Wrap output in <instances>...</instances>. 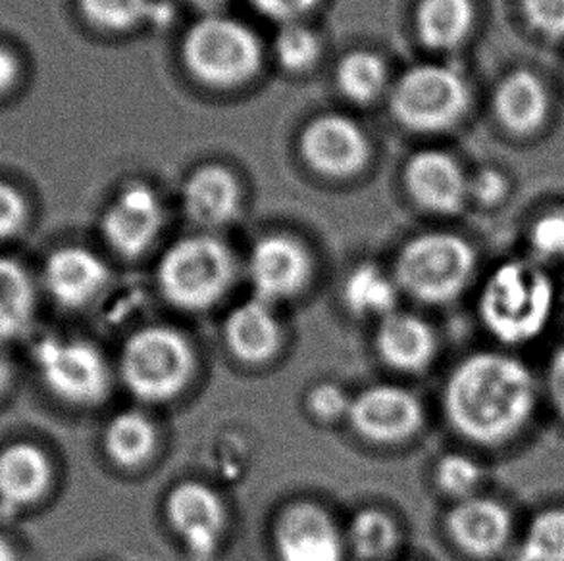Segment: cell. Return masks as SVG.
<instances>
[{"label": "cell", "instance_id": "7c38bea8", "mask_svg": "<svg viewBox=\"0 0 564 561\" xmlns=\"http://www.w3.org/2000/svg\"><path fill=\"white\" fill-rule=\"evenodd\" d=\"M170 524L184 539L189 554L206 561L218 547L224 508L216 494L198 483H184L172 491L169 498Z\"/></svg>", "mask_w": 564, "mask_h": 561}, {"label": "cell", "instance_id": "836d02e7", "mask_svg": "<svg viewBox=\"0 0 564 561\" xmlns=\"http://www.w3.org/2000/svg\"><path fill=\"white\" fill-rule=\"evenodd\" d=\"M530 241L534 251L543 258H563L564 256V212L545 213L535 221Z\"/></svg>", "mask_w": 564, "mask_h": 561}, {"label": "cell", "instance_id": "8d00e7d4", "mask_svg": "<svg viewBox=\"0 0 564 561\" xmlns=\"http://www.w3.org/2000/svg\"><path fill=\"white\" fill-rule=\"evenodd\" d=\"M507 185L499 172L494 169H484L480 174H476L473 182H468V193L470 197L480 200L484 205H494L503 198Z\"/></svg>", "mask_w": 564, "mask_h": 561}, {"label": "cell", "instance_id": "1f68e13d", "mask_svg": "<svg viewBox=\"0 0 564 561\" xmlns=\"http://www.w3.org/2000/svg\"><path fill=\"white\" fill-rule=\"evenodd\" d=\"M481 471L476 463L466 455H445L437 465V481L445 493L455 496H465L474 491L480 481Z\"/></svg>", "mask_w": 564, "mask_h": 561}, {"label": "cell", "instance_id": "d4e9b609", "mask_svg": "<svg viewBox=\"0 0 564 561\" xmlns=\"http://www.w3.org/2000/svg\"><path fill=\"white\" fill-rule=\"evenodd\" d=\"M33 290L22 266L0 258V339L22 333L30 323Z\"/></svg>", "mask_w": 564, "mask_h": 561}, {"label": "cell", "instance_id": "9a60e30c", "mask_svg": "<svg viewBox=\"0 0 564 561\" xmlns=\"http://www.w3.org/2000/svg\"><path fill=\"white\" fill-rule=\"evenodd\" d=\"M355 429L372 440H399L416 431L420 406L403 388L375 387L355 400L351 408Z\"/></svg>", "mask_w": 564, "mask_h": 561}, {"label": "cell", "instance_id": "f546056e", "mask_svg": "<svg viewBox=\"0 0 564 561\" xmlns=\"http://www.w3.org/2000/svg\"><path fill=\"white\" fill-rule=\"evenodd\" d=\"M519 561H564V512H545L535 517Z\"/></svg>", "mask_w": 564, "mask_h": 561}, {"label": "cell", "instance_id": "4fadbf2b", "mask_svg": "<svg viewBox=\"0 0 564 561\" xmlns=\"http://www.w3.org/2000/svg\"><path fill=\"white\" fill-rule=\"evenodd\" d=\"M282 561H339L341 544L336 527L321 508L297 504L283 512L275 529Z\"/></svg>", "mask_w": 564, "mask_h": 561}, {"label": "cell", "instance_id": "cb8c5ba5", "mask_svg": "<svg viewBox=\"0 0 564 561\" xmlns=\"http://www.w3.org/2000/svg\"><path fill=\"white\" fill-rule=\"evenodd\" d=\"M337 87L357 105L375 102L388 85V68L380 56L368 51H355L339 62Z\"/></svg>", "mask_w": 564, "mask_h": 561}, {"label": "cell", "instance_id": "5bb4252c", "mask_svg": "<svg viewBox=\"0 0 564 561\" xmlns=\"http://www.w3.org/2000/svg\"><path fill=\"white\" fill-rule=\"evenodd\" d=\"M249 272L259 300H278L303 287L308 277V256L290 237H264L252 249Z\"/></svg>", "mask_w": 564, "mask_h": 561}, {"label": "cell", "instance_id": "d6986e66", "mask_svg": "<svg viewBox=\"0 0 564 561\" xmlns=\"http://www.w3.org/2000/svg\"><path fill=\"white\" fill-rule=\"evenodd\" d=\"M547 92L542 81L527 69H517L505 77L496 92L499 122L514 133H532L547 116Z\"/></svg>", "mask_w": 564, "mask_h": 561}, {"label": "cell", "instance_id": "30bf717a", "mask_svg": "<svg viewBox=\"0 0 564 561\" xmlns=\"http://www.w3.org/2000/svg\"><path fill=\"white\" fill-rule=\"evenodd\" d=\"M164 223V206L156 190L133 183L120 190L102 218V235L118 254L135 258L153 244Z\"/></svg>", "mask_w": 564, "mask_h": 561}, {"label": "cell", "instance_id": "277c9868", "mask_svg": "<svg viewBox=\"0 0 564 561\" xmlns=\"http://www.w3.org/2000/svg\"><path fill=\"white\" fill-rule=\"evenodd\" d=\"M391 112L406 130L437 133L465 116L470 95L457 69L422 64L406 69L391 91Z\"/></svg>", "mask_w": 564, "mask_h": 561}, {"label": "cell", "instance_id": "484cf974", "mask_svg": "<svg viewBox=\"0 0 564 561\" xmlns=\"http://www.w3.org/2000/svg\"><path fill=\"white\" fill-rule=\"evenodd\" d=\"M154 442L156 435L153 425L145 416L135 411L118 416L108 427V454L123 468H135L145 462L153 452Z\"/></svg>", "mask_w": 564, "mask_h": 561}, {"label": "cell", "instance_id": "ac0fdd59", "mask_svg": "<svg viewBox=\"0 0 564 561\" xmlns=\"http://www.w3.org/2000/svg\"><path fill=\"white\" fill-rule=\"evenodd\" d=\"M46 287L58 302L82 306L105 287L108 272L95 254L84 249L54 252L45 270Z\"/></svg>", "mask_w": 564, "mask_h": 561}, {"label": "cell", "instance_id": "8fae6325", "mask_svg": "<svg viewBox=\"0 0 564 561\" xmlns=\"http://www.w3.org/2000/svg\"><path fill=\"white\" fill-rule=\"evenodd\" d=\"M404 183L411 197L432 212H460L470 197L465 172L457 160L442 151L414 154L404 167Z\"/></svg>", "mask_w": 564, "mask_h": 561}, {"label": "cell", "instance_id": "ba28073f", "mask_svg": "<svg viewBox=\"0 0 564 561\" xmlns=\"http://www.w3.org/2000/svg\"><path fill=\"white\" fill-rule=\"evenodd\" d=\"M33 356L48 388L64 400L93 404L107 395V364L91 344L46 337Z\"/></svg>", "mask_w": 564, "mask_h": 561}, {"label": "cell", "instance_id": "f35d334b", "mask_svg": "<svg viewBox=\"0 0 564 561\" xmlns=\"http://www.w3.org/2000/svg\"><path fill=\"white\" fill-rule=\"evenodd\" d=\"M547 385H550L551 400L564 416V349L558 350L551 362Z\"/></svg>", "mask_w": 564, "mask_h": 561}, {"label": "cell", "instance_id": "9c48e42d", "mask_svg": "<svg viewBox=\"0 0 564 561\" xmlns=\"http://www.w3.org/2000/svg\"><path fill=\"white\" fill-rule=\"evenodd\" d=\"M301 152L314 172L351 177L370 160V141L359 123L339 114L316 118L301 135Z\"/></svg>", "mask_w": 564, "mask_h": 561}, {"label": "cell", "instance_id": "74e56055", "mask_svg": "<svg viewBox=\"0 0 564 561\" xmlns=\"http://www.w3.org/2000/svg\"><path fill=\"white\" fill-rule=\"evenodd\" d=\"M311 408L321 418H337L347 408V400L341 395V391H337L336 387H318L314 388L313 395H311Z\"/></svg>", "mask_w": 564, "mask_h": 561}, {"label": "cell", "instance_id": "4dcf8cb0", "mask_svg": "<svg viewBox=\"0 0 564 561\" xmlns=\"http://www.w3.org/2000/svg\"><path fill=\"white\" fill-rule=\"evenodd\" d=\"M393 521L380 512H362L351 525L352 547L362 558L376 560L388 554L395 544Z\"/></svg>", "mask_w": 564, "mask_h": 561}, {"label": "cell", "instance_id": "ab89813d", "mask_svg": "<svg viewBox=\"0 0 564 561\" xmlns=\"http://www.w3.org/2000/svg\"><path fill=\"white\" fill-rule=\"evenodd\" d=\"M18 74V64L14 56L0 48V92L7 91L10 85L14 84Z\"/></svg>", "mask_w": 564, "mask_h": 561}, {"label": "cell", "instance_id": "5b68a950", "mask_svg": "<svg viewBox=\"0 0 564 561\" xmlns=\"http://www.w3.org/2000/svg\"><path fill=\"white\" fill-rule=\"evenodd\" d=\"M234 277L228 249L210 237L177 241L159 266V283L170 302L187 310H203L216 302Z\"/></svg>", "mask_w": 564, "mask_h": 561}, {"label": "cell", "instance_id": "6da1fadb", "mask_svg": "<svg viewBox=\"0 0 564 561\" xmlns=\"http://www.w3.org/2000/svg\"><path fill=\"white\" fill-rule=\"evenodd\" d=\"M532 373L514 358L478 354L458 365L445 391L451 424L468 439L497 442L519 431L534 408Z\"/></svg>", "mask_w": 564, "mask_h": 561}, {"label": "cell", "instance_id": "f1b7e54d", "mask_svg": "<svg viewBox=\"0 0 564 561\" xmlns=\"http://www.w3.org/2000/svg\"><path fill=\"white\" fill-rule=\"evenodd\" d=\"M321 38L305 23H283L274 38V53L278 62L288 72H305L313 68L321 58Z\"/></svg>", "mask_w": 564, "mask_h": 561}, {"label": "cell", "instance_id": "ffe728a7", "mask_svg": "<svg viewBox=\"0 0 564 561\" xmlns=\"http://www.w3.org/2000/svg\"><path fill=\"white\" fill-rule=\"evenodd\" d=\"M378 349L383 360L404 372H419L434 356L432 329L406 314H389L381 321Z\"/></svg>", "mask_w": 564, "mask_h": 561}, {"label": "cell", "instance_id": "3957f363", "mask_svg": "<svg viewBox=\"0 0 564 561\" xmlns=\"http://www.w3.org/2000/svg\"><path fill=\"white\" fill-rule=\"evenodd\" d=\"M184 61L198 81L237 87L251 81L262 64L257 33L228 15H203L185 33Z\"/></svg>", "mask_w": 564, "mask_h": 561}, {"label": "cell", "instance_id": "44dd1931", "mask_svg": "<svg viewBox=\"0 0 564 561\" xmlns=\"http://www.w3.org/2000/svg\"><path fill=\"white\" fill-rule=\"evenodd\" d=\"M229 349L245 362H262L274 354L280 342V329L264 300L239 306L226 323Z\"/></svg>", "mask_w": 564, "mask_h": 561}, {"label": "cell", "instance_id": "e0dca14e", "mask_svg": "<svg viewBox=\"0 0 564 561\" xmlns=\"http://www.w3.org/2000/svg\"><path fill=\"white\" fill-rule=\"evenodd\" d=\"M451 537L474 556H491L505 547L511 535L509 512L488 498L460 502L449 514Z\"/></svg>", "mask_w": 564, "mask_h": 561}, {"label": "cell", "instance_id": "8992f818", "mask_svg": "<svg viewBox=\"0 0 564 561\" xmlns=\"http://www.w3.org/2000/svg\"><path fill=\"white\" fill-rule=\"evenodd\" d=\"M474 252L460 237L430 233L406 244L397 260L399 285L424 302H447L465 288Z\"/></svg>", "mask_w": 564, "mask_h": 561}, {"label": "cell", "instance_id": "83f0119b", "mask_svg": "<svg viewBox=\"0 0 564 561\" xmlns=\"http://www.w3.org/2000/svg\"><path fill=\"white\" fill-rule=\"evenodd\" d=\"M85 18L107 31H130L156 20L162 8L153 0H79Z\"/></svg>", "mask_w": 564, "mask_h": 561}, {"label": "cell", "instance_id": "b9f144b4", "mask_svg": "<svg viewBox=\"0 0 564 561\" xmlns=\"http://www.w3.org/2000/svg\"><path fill=\"white\" fill-rule=\"evenodd\" d=\"M0 561H15L14 552L4 539H0Z\"/></svg>", "mask_w": 564, "mask_h": 561}, {"label": "cell", "instance_id": "7a4b0ae2", "mask_svg": "<svg viewBox=\"0 0 564 561\" xmlns=\"http://www.w3.org/2000/svg\"><path fill=\"white\" fill-rule=\"evenodd\" d=\"M555 308L550 275L532 262H507L491 274L480 298L484 323L499 341L522 344L545 331Z\"/></svg>", "mask_w": 564, "mask_h": 561}, {"label": "cell", "instance_id": "e575fe53", "mask_svg": "<svg viewBox=\"0 0 564 561\" xmlns=\"http://www.w3.org/2000/svg\"><path fill=\"white\" fill-rule=\"evenodd\" d=\"M251 2L260 14L283 25V23L301 22V18L314 10L321 0H251Z\"/></svg>", "mask_w": 564, "mask_h": 561}, {"label": "cell", "instance_id": "7402d4cb", "mask_svg": "<svg viewBox=\"0 0 564 561\" xmlns=\"http://www.w3.org/2000/svg\"><path fill=\"white\" fill-rule=\"evenodd\" d=\"M474 15L470 0H422L416 10L420 41L432 51H453L468 37Z\"/></svg>", "mask_w": 564, "mask_h": 561}, {"label": "cell", "instance_id": "60d3db41", "mask_svg": "<svg viewBox=\"0 0 564 561\" xmlns=\"http://www.w3.org/2000/svg\"><path fill=\"white\" fill-rule=\"evenodd\" d=\"M187 2L205 15H220L221 10L229 4V0H187Z\"/></svg>", "mask_w": 564, "mask_h": 561}, {"label": "cell", "instance_id": "52a82bcc", "mask_svg": "<svg viewBox=\"0 0 564 561\" xmlns=\"http://www.w3.org/2000/svg\"><path fill=\"white\" fill-rule=\"evenodd\" d=\"M191 350L170 329H145L131 337L122 356L123 381L133 395L145 400H166L189 380Z\"/></svg>", "mask_w": 564, "mask_h": 561}, {"label": "cell", "instance_id": "603a6c76", "mask_svg": "<svg viewBox=\"0 0 564 561\" xmlns=\"http://www.w3.org/2000/svg\"><path fill=\"white\" fill-rule=\"evenodd\" d=\"M48 463L41 450L15 444L0 454V496L10 504H30L45 493Z\"/></svg>", "mask_w": 564, "mask_h": 561}, {"label": "cell", "instance_id": "4316f807", "mask_svg": "<svg viewBox=\"0 0 564 561\" xmlns=\"http://www.w3.org/2000/svg\"><path fill=\"white\" fill-rule=\"evenodd\" d=\"M345 302L359 316H389L395 306L393 283L376 266H359L345 283Z\"/></svg>", "mask_w": 564, "mask_h": 561}, {"label": "cell", "instance_id": "d590c367", "mask_svg": "<svg viewBox=\"0 0 564 561\" xmlns=\"http://www.w3.org/2000/svg\"><path fill=\"white\" fill-rule=\"evenodd\" d=\"M25 218V202L18 190L0 183V239L15 233Z\"/></svg>", "mask_w": 564, "mask_h": 561}, {"label": "cell", "instance_id": "d6a6232c", "mask_svg": "<svg viewBox=\"0 0 564 561\" xmlns=\"http://www.w3.org/2000/svg\"><path fill=\"white\" fill-rule=\"evenodd\" d=\"M528 23L545 37H564V0H522Z\"/></svg>", "mask_w": 564, "mask_h": 561}, {"label": "cell", "instance_id": "7bdbcfd3", "mask_svg": "<svg viewBox=\"0 0 564 561\" xmlns=\"http://www.w3.org/2000/svg\"><path fill=\"white\" fill-rule=\"evenodd\" d=\"M8 365L2 358H0V393H2V388L7 387L8 383Z\"/></svg>", "mask_w": 564, "mask_h": 561}, {"label": "cell", "instance_id": "2e32d148", "mask_svg": "<svg viewBox=\"0 0 564 561\" xmlns=\"http://www.w3.org/2000/svg\"><path fill=\"white\" fill-rule=\"evenodd\" d=\"M182 197L185 213L206 228H220L236 220L241 208V189L236 175L216 164L195 169L185 182Z\"/></svg>", "mask_w": 564, "mask_h": 561}]
</instances>
